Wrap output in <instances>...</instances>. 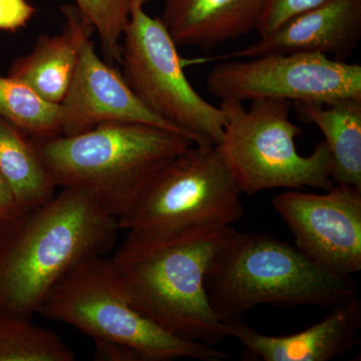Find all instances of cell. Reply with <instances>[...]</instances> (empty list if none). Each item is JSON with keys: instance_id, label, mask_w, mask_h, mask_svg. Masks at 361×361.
Instances as JSON below:
<instances>
[{"instance_id": "cell-1", "label": "cell", "mask_w": 361, "mask_h": 361, "mask_svg": "<svg viewBox=\"0 0 361 361\" xmlns=\"http://www.w3.org/2000/svg\"><path fill=\"white\" fill-rule=\"evenodd\" d=\"M118 230L92 192L63 187L0 232V310L32 319L61 278L115 246Z\"/></svg>"}, {"instance_id": "cell-2", "label": "cell", "mask_w": 361, "mask_h": 361, "mask_svg": "<svg viewBox=\"0 0 361 361\" xmlns=\"http://www.w3.org/2000/svg\"><path fill=\"white\" fill-rule=\"evenodd\" d=\"M231 228L128 233L110 258L133 307L180 338L208 345L227 339L224 322L209 302L205 277Z\"/></svg>"}, {"instance_id": "cell-3", "label": "cell", "mask_w": 361, "mask_h": 361, "mask_svg": "<svg viewBox=\"0 0 361 361\" xmlns=\"http://www.w3.org/2000/svg\"><path fill=\"white\" fill-rule=\"evenodd\" d=\"M205 288L222 320L241 319L262 304L334 308L358 296L353 278L330 272L295 245L233 227L211 259Z\"/></svg>"}, {"instance_id": "cell-4", "label": "cell", "mask_w": 361, "mask_h": 361, "mask_svg": "<svg viewBox=\"0 0 361 361\" xmlns=\"http://www.w3.org/2000/svg\"><path fill=\"white\" fill-rule=\"evenodd\" d=\"M32 142L56 186L92 192L118 219L164 168L195 144L178 133L125 122Z\"/></svg>"}, {"instance_id": "cell-5", "label": "cell", "mask_w": 361, "mask_h": 361, "mask_svg": "<svg viewBox=\"0 0 361 361\" xmlns=\"http://www.w3.org/2000/svg\"><path fill=\"white\" fill-rule=\"evenodd\" d=\"M37 313L66 323L96 342L118 344L142 361H221L229 355L214 345L169 334L133 307L111 258L97 256L73 268L52 287Z\"/></svg>"}, {"instance_id": "cell-6", "label": "cell", "mask_w": 361, "mask_h": 361, "mask_svg": "<svg viewBox=\"0 0 361 361\" xmlns=\"http://www.w3.org/2000/svg\"><path fill=\"white\" fill-rule=\"evenodd\" d=\"M292 103L261 99L244 103L221 101L224 135L218 145L242 193L267 190L330 189L332 160L324 141L308 156L297 152L295 141L302 129L290 120Z\"/></svg>"}, {"instance_id": "cell-7", "label": "cell", "mask_w": 361, "mask_h": 361, "mask_svg": "<svg viewBox=\"0 0 361 361\" xmlns=\"http://www.w3.org/2000/svg\"><path fill=\"white\" fill-rule=\"evenodd\" d=\"M241 194L219 147L194 144L154 178L118 224L149 234L231 227L244 214Z\"/></svg>"}, {"instance_id": "cell-8", "label": "cell", "mask_w": 361, "mask_h": 361, "mask_svg": "<svg viewBox=\"0 0 361 361\" xmlns=\"http://www.w3.org/2000/svg\"><path fill=\"white\" fill-rule=\"evenodd\" d=\"M123 39L122 73L142 104L184 130L195 144L218 146L224 114L190 84L178 45L160 18L149 16L144 7L132 9Z\"/></svg>"}, {"instance_id": "cell-9", "label": "cell", "mask_w": 361, "mask_h": 361, "mask_svg": "<svg viewBox=\"0 0 361 361\" xmlns=\"http://www.w3.org/2000/svg\"><path fill=\"white\" fill-rule=\"evenodd\" d=\"M206 85L221 101L330 104L361 97V66L312 52L267 54L219 63L207 75Z\"/></svg>"}, {"instance_id": "cell-10", "label": "cell", "mask_w": 361, "mask_h": 361, "mask_svg": "<svg viewBox=\"0 0 361 361\" xmlns=\"http://www.w3.org/2000/svg\"><path fill=\"white\" fill-rule=\"evenodd\" d=\"M271 203L304 255L341 276L360 272L361 189L334 184L324 194L285 190Z\"/></svg>"}, {"instance_id": "cell-11", "label": "cell", "mask_w": 361, "mask_h": 361, "mask_svg": "<svg viewBox=\"0 0 361 361\" xmlns=\"http://www.w3.org/2000/svg\"><path fill=\"white\" fill-rule=\"evenodd\" d=\"M59 106L61 135L80 134L102 123L125 122L146 123L191 139L147 108L123 73L99 58L90 39L82 47L75 77Z\"/></svg>"}, {"instance_id": "cell-12", "label": "cell", "mask_w": 361, "mask_h": 361, "mask_svg": "<svg viewBox=\"0 0 361 361\" xmlns=\"http://www.w3.org/2000/svg\"><path fill=\"white\" fill-rule=\"evenodd\" d=\"M360 39L361 0H326L226 58L312 52L345 61Z\"/></svg>"}, {"instance_id": "cell-13", "label": "cell", "mask_w": 361, "mask_h": 361, "mask_svg": "<svg viewBox=\"0 0 361 361\" xmlns=\"http://www.w3.org/2000/svg\"><path fill=\"white\" fill-rule=\"evenodd\" d=\"M228 336L243 348V360L329 361L357 345L361 329V301L356 296L338 304L322 322L285 336H265L241 319L223 320Z\"/></svg>"}, {"instance_id": "cell-14", "label": "cell", "mask_w": 361, "mask_h": 361, "mask_svg": "<svg viewBox=\"0 0 361 361\" xmlns=\"http://www.w3.org/2000/svg\"><path fill=\"white\" fill-rule=\"evenodd\" d=\"M266 0H167L160 20L177 45L208 51L257 32Z\"/></svg>"}, {"instance_id": "cell-15", "label": "cell", "mask_w": 361, "mask_h": 361, "mask_svg": "<svg viewBox=\"0 0 361 361\" xmlns=\"http://www.w3.org/2000/svg\"><path fill=\"white\" fill-rule=\"evenodd\" d=\"M61 11L66 18L63 32L40 35L30 54L13 61L8 75L56 104L65 99L82 47L94 32V25L77 6H66Z\"/></svg>"}, {"instance_id": "cell-16", "label": "cell", "mask_w": 361, "mask_h": 361, "mask_svg": "<svg viewBox=\"0 0 361 361\" xmlns=\"http://www.w3.org/2000/svg\"><path fill=\"white\" fill-rule=\"evenodd\" d=\"M299 118L323 135L332 160L334 184L361 189V97L330 104L294 103Z\"/></svg>"}, {"instance_id": "cell-17", "label": "cell", "mask_w": 361, "mask_h": 361, "mask_svg": "<svg viewBox=\"0 0 361 361\" xmlns=\"http://www.w3.org/2000/svg\"><path fill=\"white\" fill-rule=\"evenodd\" d=\"M0 174L30 212L56 195V182L32 140L0 116Z\"/></svg>"}, {"instance_id": "cell-18", "label": "cell", "mask_w": 361, "mask_h": 361, "mask_svg": "<svg viewBox=\"0 0 361 361\" xmlns=\"http://www.w3.org/2000/svg\"><path fill=\"white\" fill-rule=\"evenodd\" d=\"M0 116L32 140L61 135V106L11 75H0Z\"/></svg>"}, {"instance_id": "cell-19", "label": "cell", "mask_w": 361, "mask_h": 361, "mask_svg": "<svg viewBox=\"0 0 361 361\" xmlns=\"http://www.w3.org/2000/svg\"><path fill=\"white\" fill-rule=\"evenodd\" d=\"M75 353L51 330L0 310V361H73Z\"/></svg>"}, {"instance_id": "cell-20", "label": "cell", "mask_w": 361, "mask_h": 361, "mask_svg": "<svg viewBox=\"0 0 361 361\" xmlns=\"http://www.w3.org/2000/svg\"><path fill=\"white\" fill-rule=\"evenodd\" d=\"M75 6L94 25L104 56L121 61L123 32L129 23V0H75Z\"/></svg>"}, {"instance_id": "cell-21", "label": "cell", "mask_w": 361, "mask_h": 361, "mask_svg": "<svg viewBox=\"0 0 361 361\" xmlns=\"http://www.w3.org/2000/svg\"><path fill=\"white\" fill-rule=\"evenodd\" d=\"M326 0H266L264 14L257 28L260 37L272 32L294 16Z\"/></svg>"}, {"instance_id": "cell-22", "label": "cell", "mask_w": 361, "mask_h": 361, "mask_svg": "<svg viewBox=\"0 0 361 361\" xmlns=\"http://www.w3.org/2000/svg\"><path fill=\"white\" fill-rule=\"evenodd\" d=\"M35 13V7L27 0H0V30L18 32Z\"/></svg>"}, {"instance_id": "cell-23", "label": "cell", "mask_w": 361, "mask_h": 361, "mask_svg": "<svg viewBox=\"0 0 361 361\" xmlns=\"http://www.w3.org/2000/svg\"><path fill=\"white\" fill-rule=\"evenodd\" d=\"M25 214L13 189L0 174V232L20 220Z\"/></svg>"}, {"instance_id": "cell-24", "label": "cell", "mask_w": 361, "mask_h": 361, "mask_svg": "<svg viewBox=\"0 0 361 361\" xmlns=\"http://www.w3.org/2000/svg\"><path fill=\"white\" fill-rule=\"evenodd\" d=\"M96 357L108 361H142L135 351L118 344L96 342Z\"/></svg>"}, {"instance_id": "cell-25", "label": "cell", "mask_w": 361, "mask_h": 361, "mask_svg": "<svg viewBox=\"0 0 361 361\" xmlns=\"http://www.w3.org/2000/svg\"><path fill=\"white\" fill-rule=\"evenodd\" d=\"M130 11L134 8H139V7H144L145 4H148L151 0H129Z\"/></svg>"}]
</instances>
